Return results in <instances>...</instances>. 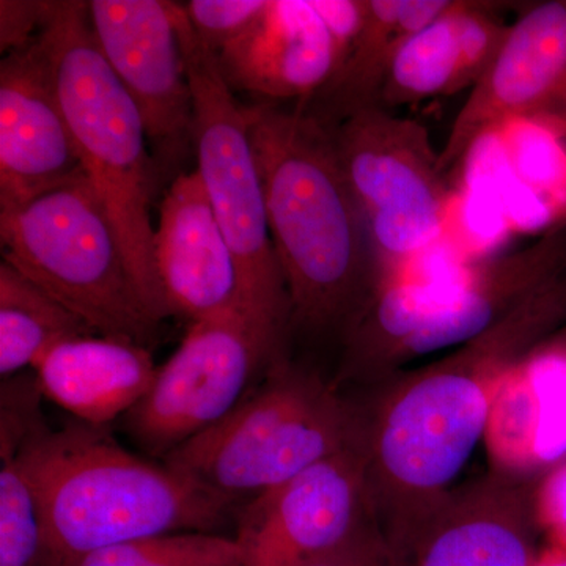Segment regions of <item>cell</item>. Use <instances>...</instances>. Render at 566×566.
I'll return each mask as SVG.
<instances>
[{"label":"cell","instance_id":"6da1fadb","mask_svg":"<svg viewBox=\"0 0 566 566\" xmlns=\"http://www.w3.org/2000/svg\"><path fill=\"white\" fill-rule=\"evenodd\" d=\"M565 329L566 271L447 356L365 395L368 502L390 551L453 490L510 375Z\"/></svg>","mask_w":566,"mask_h":566},{"label":"cell","instance_id":"7a4b0ae2","mask_svg":"<svg viewBox=\"0 0 566 566\" xmlns=\"http://www.w3.org/2000/svg\"><path fill=\"white\" fill-rule=\"evenodd\" d=\"M244 115L292 305L290 327L344 344L378 289L379 271L333 128L270 102L244 106Z\"/></svg>","mask_w":566,"mask_h":566},{"label":"cell","instance_id":"3957f363","mask_svg":"<svg viewBox=\"0 0 566 566\" xmlns=\"http://www.w3.org/2000/svg\"><path fill=\"white\" fill-rule=\"evenodd\" d=\"M43 527V566H70L133 539L222 526L232 506L166 465L140 460L106 428L76 423L18 453Z\"/></svg>","mask_w":566,"mask_h":566},{"label":"cell","instance_id":"277c9868","mask_svg":"<svg viewBox=\"0 0 566 566\" xmlns=\"http://www.w3.org/2000/svg\"><path fill=\"white\" fill-rule=\"evenodd\" d=\"M40 40L82 169L109 216L145 307L161 323L170 312L156 271L150 214L158 167L140 112L93 36L87 2H51Z\"/></svg>","mask_w":566,"mask_h":566},{"label":"cell","instance_id":"5b68a950","mask_svg":"<svg viewBox=\"0 0 566 566\" xmlns=\"http://www.w3.org/2000/svg\"><path fill=\"white\" fill-rule=\"evenodd\" d=\"M365 433L363 395L281 354L226 419L163 460L170 471L233 506L364 441Z\"/></svg>","mask_w":566,"mask_h":566},{"label":"cell","instance_id":"8992f818","mask_svg":"<svg viewBox=\"0 0 566 566\" xmlns=\"http://www.w3.org/2000/svg\"><path fill=\"white\" fill-rule=\"evenodd\" d=\"M3 259L102 337L148 348L158 322L142 301L117 233L87 175L0 212Z\"/></svg>","mask_w":566,"mask_h":566},{"label":"cell","instance_id":"52a82bcc","mask_svg":"<svg viewBox=\"0 0 566 566\" xmlns=\"http://www.w3.org/2000/svg\"><path fill=\"white\" fill-rule=\"evenodd\" d=\"M172 14L192 91L197 172L237 260L245 312L285 335L292 305L268 226L244 106L234 99L218 54L193 31L185 7L172 2Z\"/></svg>","mask_w":566,"mask_h":566},{"label":"cell","instance_id":"ba28073f","mask_svg":"<svg viewBox=\"0 0 566 566\" xmlns=\"http://www.w3.org/2000/svg\"><path fill=\"white\" fill-rule=\"evenodd\" d=\"M333 137L367 223L379 281L411 274L444 229L452 200L427 126L375 104L335 125Z\"/></svg>","mask_w":566,"mask_h":566},{"label":"cell","instance_id":"9c48e42d","mask_svg":"<svg viewBox=\"0 0 566 566\" xmlns=\"http://www.w3.org/2000/svg\"><path fill=\"white\" fill-rule=\"evenodd\" d=\"M283 338L245 312L192 323L148 392L123 417L125 430L151 455H169L248 397L255 376L283 354Z\"/></svg>","mask_w":566,"mask_h":566},{"label":"cell","instance_id":"30bf717a","mask_svg":"<svg viewBox=\"0 0 566 566\" xmlns=\"http://www.w3.org/2000/svg\"><path fill=\"white\" fill-rule=\"evenodd\" d=\"M510 123L566 137V0L526 7L504 46L471 88L439 150L449 177L475 145Z\"/></svg>","mask_w":566,"mask_h":566},{"label":"cell","instance_id":"8fae6325","mask_svg":"<svg viewBox=\"0 0 566 566\" xmlns=\"http://www.w3.org/2000/svg\"><path fill=\"white\" fill-rule=\"evenodd\" d=\"M93 36L140 112L158 170L180 166L192 147L191 84L172 2L92 0Z\"/></svg>","mask_w":566,"mask_h":566},{"label":"cell","instance_id":"7c38bea8","mask_svg":"<svg viewBox=\"0 0 566 566\" xmlns=\"http://www.w3.org/2000/svg\"><path fill=\"white\" fill-rule=\"evenodd\" d=\"M370 523L364 439L249 502L237 539L244 566H301Z\"/></svg>","mask_w":566,"mask_h":566},{"label":"cell","instance_id":"4fadbf2b","mask_svg":"<svg viewBox=\"0 0 566 566\" xmlns=\"http://www.w3.org/2000/svg\"><path fill=\"white\" fill-rule=\"evenodd\" d=\"M84 174L40 35L0 62V212Z\"/></svg>","mask_w":566,"mask_h":566},{"label":"cell","instance_id":"5bb4252c","mask_svg":"<svg viewBox=\"0 0 566 566\" xmlns=\"http://www.w3.org/2000/svg\"><path fill=\"white\" fill-rule=\"evenodd\" d=\"M531 479L493 469L453 488L403 546L395 566H532Z\"/></svg>","mask_w":566,"mask_h":566},{"label":"cell","instance_id":"9a60e30c","mask_svg":"<svg viewBox=\"0 0 566 566\" xmlns=\"http://www.w3.org/2000/svg\"><path fill=\"white\" fill-rule=\"evenodd\" d=\"M155 262L170 315L196 323L245 312L237 260L197 169L178 174L164 196Z\"/></svg>","mask_w":566,"mask_h":566},{"label":"cell","instance_id":"2e32d148","mask_svg":"<svg viewBox=\"0 0 566 566\" xmlns=\"http://www.w3.org/2000/svg\"><path fill=\"white\" fill-rule=\"evenodd\" d=\"M564 271L566 221L553 223L526 248L475 263L424 315L401 352V368L482 334Z\"/></svg>","mask_w":566,"mask_h":566},{"label":"cell","instance_id":"e0dca14e","mask_svg":"<svg viewBox=\"0 0 566 566\" xmlns=\"http://www.w3.org/2000/svg\"><path fill=\"white\" fill-rule=\"evenodd\" d=\"M232 91L305 106L335 74L333 40L311 0H268L251 28L218 54Z\"/></svg>","mask_w":566,"mask_h":566},{"label":"cell","instance_id":"ac0fdd59","mask_svg":"<svg viewBox=\"0 0 566 566\" xmlns=\"http://www.w3.org/2000/svg\"><path fill=\"white\" fill-rule=\"evenodd\" d=\"M485 442L493 469L527 479L566 457V329L538 346L506 379Z\"/></svg>","mask_w":566,"mask_h":566},{"label":"cell","instance_id":"d6986e66","mask_svg":"<svg viewBox=\"0 0 566 566\" xmlns=\"http://www.w3.org/2000/svg\"><path fill=\"white\" fill-rule=\"evenodd\" d=\"M33 370L43 397L81 423L104 428L139 403L158 367L145 346L88 335L55 345Z\"/></svg>","mask_w":566,"mask_h":566},{"label":"cell","instance_id":"ffe728a7","mask_svg":"<svg viewBox=\"0 0 566 566\" xmlns=\"http://www.w3.org/2000/svg\"><path fill=\"white\" fill-rule=\"evenodd\" d=\"M81 316L59 303L6 260L0 263V375L11 378L55 345L95 335Z\"/></svg>","mask_w":566,"mask_h":566},{"label":"cell","instance_id":"44dd1931","mask_svg":"<svg viewBox=\"0 0 566 566\" xmlns=\"http://www.w3.org/2000/svg\"><path fill=\"white\" fill-rule=\"evenodd\" d=\"M403 0H368L363 33L344 69L300 109L334 128L354 112L378 104L395 51L406 40L397 31Z\"/></svg>","mask_w":566,"mask_h":566},{"label":"cell","instance_id":"7402d4cb","mask_svg":"<svg viewBox=\"0 0 566 566\" xmlns=\"http://www.w3.org/2000/svg\"><path fill=\"white\" fill-rule=\"evenodd\" d=\"M464 0L395 51L378 104L386 109L450 96L458 66V25Z\"/></svg>","mask_w":566,"mask_h":566},{"label":"cell","instance_id":"603a6c76","mask_svg":"<svg viewBox=\"0 0 566 566\" xmlns=\"http://www.w3.org/2000/svg\"><path fill=\"white\" fill-rule=\"evenodd\" d=\"M70 566H244V551L237 538L180 532L103 547Z\"/></svg>","mask_w":566,"mask_h":566},{"label":"cell","instance_id":"cb8c5ba5","mask_svg":"<svg viewBox=\"0 0 566 566\" xmlns=\"http://www.w3.org/2000/svg\"><path fill=\"white\" fill-rule=\"evenodd\" d=\"M0 566H43L39 501L20 455L0 469Z\"/></svg>","mask_w":566,"mask_h":566},{"label":"cell","instance_id":"d4e9b609","mask_svg":"<svg viewBox=\"0 0 566 566\" xmlns=\"http://www.w3.org/2000/svg\"><path fill=\"white\" fill-rule=\"evenodd\" d=\"M491 2L464 0L458 25V66L450 96L472 88L493 65L504 46L510 25L494 14Z\"/></svg>","mask_w":566,"mask_h":566},{"label":"cell","instance_id":"484cf974","mask_svg":"<svg viewBox=\"0 0 566 566\" xmlns=\"http://www.w3.org/2000/svg\"><path fill=\"white\" fill-rule=\"evenodd\" d=\"M268 0H191L185 10L199 39L219 54L262 14Z\"/></svg>","mask_w":566,"mask_h":566},{"label":"cell","instance_id":"4316f807","mask_svg":"<svg viewBox=\"0 0 566 566\" xmlns=\"http://www.w3.org/2000/svg\"><path fill=\"white\" fill-rule=\"evenodd\" d=\"M41 394L36 378L32 381L14 382L2 387V424H0V453L2 458L18 455L35 444L50 431L40 422L39 397Z\"/></svg>","mask_w":566,"mask_h":566},{"label":"cell","instance_id":"83f0119b","mask_svg":"<svg viewBox=\"0 0 566 566\" xmlns=\"http://www.w3.org/2000/svg\"><path fill=\"white\" fill-rule=\"evenodd\" d=\"M535 526L545 532L549 546L566 553V457L549 465L532 490Z\"/></svg>","mask_w":566,"mask_h":566},{"label":"cell","instance_id":"f1b7e54d","mask_svg":"<svg viewBox=\"0 0 566 566\" xmlns=\"http://www.w3.org/2000/svg\"><path fill=\"white\" fill-rule=\"evenodd\" d=\"M311 2L318 11L333 40L335 77L338 71L344 69L364 31L368 17V0H311Z\"/></svg>","mask_w":566,"mask_h":566},{"label":"cell","instance_id":"f546056e","mask_svg":"<svg viewBox=\"0 0 566 566\" xmlns=\"http://www.w3.org/2000/svg\"><path fill=\"white\" fill-rule=\"evenodd\" d=\"M51 2L2 0L0 2V50L2 54L28 48L50 13Z\"/></svg>","mask_w":566,"mask_h":566},{"label":"cell","instance_id":"4dcf8cb0","mask_svg":"<svg viewBox=\"0 0 566 566\" xmlns=\"http://www.w3.org/2000/svg\"><path fill=\"white\" fill-rule=\"evenodd\" d=\"M301 566H395L385 536L375 523L357 532L344 545Z\"/></svg>","mask_w":566,"mask_h":566},{"label":"cell","instance_id":"1f68e13d","mask_svg":"<svg viewBox=\"0 0 566 566\" xmlns=\"http://www.w3.org/2000/svg\"><path fill=\"white\" fill-rule=\"evenodd\" d=\"M532 566H566V553L558 547L547 546L542 554L535 556Z\"/></svg>","mask_w":566,"mask_h":566}]
</instances>
